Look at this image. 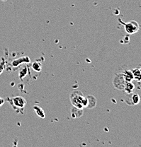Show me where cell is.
<instances>
[{"label": "cell", "mask_w": 141, "mask_h": 147, "mask_svg": "<svg viewBox=\"0 0 141 147\" xmlns=\"http://www.w3.org/2000/svg\"><path fill=\"white\" fill-rule=\"evenodd\" d=\"M4 102H5L4 99L2 98H0V106H1V105H2Z\"/></svg>", "instance_id": "5bb4252c"}, {"label": "cell", "mask_w": 141, "mask_h": 147, "mask_svg": "<svg viewBox=\"0 0 141 147\" xmlns=\"http://www.w3.org/2000/svg\"><path fill=\"white\" fill-rule=\"evenodd\" d=\"M119 21L124 26L125 32L129 35H133L137 33L140 29V25L136 21H131L128 23H124L121 21V20L119 19Z\"/></svg>", "instance_id": "7a4b0ae2"}, {"label": "cell", "mask_w": 141, "mask_h": 147, "mask_svg": "<svg viewBox=\"0 0 141 147\" xmlns=\"http://www.w3.org/2000/svg\"><path fill=\"white\" fill-rule=\"evenodd\" d=\"M32 68L34 71H40L41 70V68H42V64L41 63H40L39 62H33V64H32Z\"/></svg>", "instance_id": "7c38bea8"}, {"label": "cell", "mask_w": 141, "mask_h": 147, "mask_svg": "<svg viewBox=\"0 0 141 147\" xmlns=\"http://www.w3.org/2000/svg\"><path fill=\"white\" fill-rule=\"evenodd\" d=\"M123 77L126 82H132V80L134 79V78H133V71H131V70H126V71H125L123 73Z\"/></svg>", "instance_id": "ba28073f"}, {"label": "cell", "mask_w": 141, "mask_h": 147, "mask_svg": "<svg viewBox=\"0 0 141 147\" xmlns=\"http://www.w3.org/2000/svg\"><path fill=\"white\" fill-rule=\"evenodd\" d=\"M10 102L14 108H18V109H23L26 105V100L21 96H16L12 98Z\"/></svg>", "instance_id": "3957f363"}, {"label": "cell", "mask_w": 141, "mask_h": 147, "mask_svg": "<svg viewBox=\"0 0 141 147\" xmlns=\"http://www.w3.org/2000/svg\"><path fill=\"white\" fill-rule=\"evenodd\" d=\"M33 110H35V112L36 113L37 115L39 116L40 117H41V118H44V117H45V113H44L43 110L41 107L35 105V106L33 107Z\"/></svg>", "instance_id": "30bf717a"}, {"label": "cell", "mask_w": 141, "mask_h": 147, "mask_svg": "<svg viewBox=\"0 0 141 147\" xmlns=\"http://www.w3.org/2000/svg\"><path fill=\"white\" fill-rule=\"evenodd\" d=\"M70 100L72 105L74 107L79 109H83L84 108H87V98L84 96L82 92L79 91H75L70 95Z\"/></svg>", "instance_id": "6da1fadb"}, {"label": "cell", "mask_w": 141, "mask_h": 147, "mask_svg": "<svg viewBox=\"0 0 141 147\" xmlns=\"http://www.w3.org/2000/svg\"><path fill=\"white\" fill-rule=\"evenodd\" d=\"M87 108H93L96 105V99L94 96H88L87 97Z\"/></svg>", "instance_id": "52a82bcc"}, {"label": "cell", "mask_w": 141, "mask_h": 147, "mask_svg": "<svg viewBox=\"0 0 141 147\" xmlns=\"http://www.w3.org/2000/svg\"><path fill=\"white\" fill-rule=\"evenodd\" d=\"M134 88H135L134 84H133L131 82H130L125 83L123 90L126 92L128 94H130V93H133V91L134 90Z\"/></svg>", "instance_id": "9c48e42d"}, {"label": "cell", "mask_w": 141, "mask_h": 147, "mask_svg": "<svg viewBox=\"0 0 141 147\" xmlns=\"http://www.w3.org/2000/svg\"><path fill=\"white\" fill-rule=\"evenodd\" d=\"M132 71H133V78H134L135 80L138 81V82L141 81V72L140 69H136Z\"/></svg>", "instance_id": "8fae6325"}, {"label": "cell", "mask_w": 141, "mask_h": 147, "mask_svg": "<svg viewBox=\"0 0 141 147\" xmlns=\"http://www.w3.org/2000/svg\"><path fill=\"white\" fill-rule=\"evenodd\" d=\"M28 62H30V59H29L28 57H23L19 58V59L13 61L12 65H13L14 67H17L19 64L22 63H28Z\"/></svg>", "instance_id": "8992f818"}, {"label": "cell", "mask_w": 141, "mask_h": 147, "mask_svg": "<svg viewBox=\"0 0 141 147\" xmlns=\"http://www.w3.org/2000/svg\"><path fill=\"white\" fill-rule=\"evenodd\" d=\"M27 71H27V69L26 67L21 69L19 71V78L20 79H23V78H24V76L27 74Z\"/></svg>", "instance_id": "4fadbf2b"}, {"label": "cell", "mask_w": 141, "mask_h": 147, "mask_svg": "<svg viewBox=\"0 0 141 147\" xmlns=\"http://www.w3.org/2000/svg\"><path fill=\"white\" fill-rule=\"evenodd\" d=\"M140 72H141V69H140Z\"/></svg>", "instance_id": "9a60e30c"}, {"label": "cell", "mask_w": 141, "mask_h": 147, "mask_svg": "<svg viewBox=\"0 0 141 147\" xmlns=\"http://www.w3.org/2000/svg\"><path fill=\"white\" fill-rule=\"evenodd\" d=\"M125 83H126V82L124 79L123 74H119L116 75L113 81L114 87L119 90H123Z\"/></svg>", "instance_id": "277c9868"}, {"label": "cell", "mask_w": 141, "mask_h": 147, "mask_svg": "<svg viewBox=\"0 0 141 147\" xmlns=\"http://www.w3.org/2000/svg\"><path fill=\"white\" fill-rule=\"evenodd\" d=\"M140 96L137 93H130L128 96L125 98V102L128 105H137L140 102Z\"/></svg>", "instance_id": "5b68a950"}]
</instances>
